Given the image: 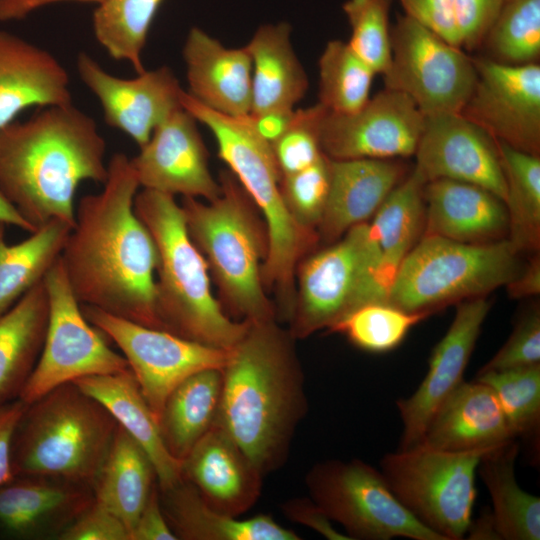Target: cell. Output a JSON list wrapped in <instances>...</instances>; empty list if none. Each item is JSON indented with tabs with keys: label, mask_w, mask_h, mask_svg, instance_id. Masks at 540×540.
Instances as JSON below:
<instances>
[{
	"label": "cell",
	"mask_w": 540,
	"mask_h": 540,
	"mask_svg": "<svg viewBox=\"0 0 540 540\" xmlns=\"http://www.w3.org/2000/svg\"><path fill=\"white\" fill-rule=\"evenodd\" d=\"M159 489V488H158ZM162 511L177 539L182 540H299L270 515L240 520L213 509L183 477L159 489Z\"/></svg>",
	"instance_id": "cell-30"
},
{
	"label": "cell",
	"mask_w": 540,
	"mask_h": 540,
	"mask_svg": "<svg viewBox=\"0 0 540 540\" xmlns=\"http://www.w3.org/2000/svg\"><path fill=\"white\" fill-rule=\"evenodd\" d=\"M48 322L43 347L19 398L30 404L52 389L77 379L129 369L107 337L85 318L60 258L43 279Z\"/></svg>",
	"instance_id": "cell-12"
},
{
	"label": "cell",
	"mask_w": 540,
	"mask_h": 540,
	"mask_svg": "<svg viewBox=\"0 0 540 540\" xmlns=\"http://www.w3.org/2000/svg\"><path fill=\"white\" fill-rule=\"evenodd\" d=\"M425 115L405 94L384 88L357 111L326 113L322 152L331 159H394L413 156Z\"/></svg>",
	"instance_id": "cell-16"
},
{
	"label": "cell",
	"mask_w": 540,
	"mask_h": 540,
	"mask_svg": "<svg viewBox=\"0 0 540 540\" xmlns=\"http://www.w3.org/2000/svg\"><path fill=\"white\" fill-rule=\"evenodd\" d=\"M134 210L156 246L155 298L163 330L219 349L233 348L248 320H231L214 297L208 265L188 233L182 206L172 195L142 189Z\"/></svg>",
	"instance_id": "cell-4"
},
{
	"label": "cell",
	"mask_w": 540,
	"mask_h": 540,
	"mask_svg": "<svg viewBox=\"0 0 540 540\" xmlns=\"http://www.w3.org/2000/svg\"><path fill=\"white\" fill-rule=\"evenodd\" d=\"M293 339L274 319L248 320L222 369L215 422L263 475L283 462L307 410Z\"/></svg>",
	"instance_id": "cell-3"
},
{
	"label": "cell",
	"mask_w": 540,
	"mask_h": 540,
	"mask_svg": "<svg viewBox=\"0 0 540 540\" xmlns=\"http://www.w3.org/2000/svg\"><path fill=\"white\" fill-rule=\"evenodd\" d=\"M519 451L515 440L487 451L477 471L492 501V520L499 539H540V498L523 490L515 477Z\"/></svg>",
	"instance_id": "cell-34"
},
{
	"label": "cell",
	"mask_w": 540,
	"mask_h": 540,
	"mask_svg": "<svg viewBox=\"0 0 540 540\" xmlns=\"http://www.w3.org/2000/svg\"><path fill=\"white\" fill-rule=\"evenodd\" d=\"M139 187L130 158L113 154L103 189L78 201L60 260L81 305L163 330L156 310V246L134 210Z\"/></svg>",
	"instance_id": "cell-1"
},
{
	"label": "cell",
	"mask_w": 540,
	"mask_h": 540,
	"mask_svg": "<svg viewBox=\"0 0 540 540\" xmlns=\"http://www.w3.org/2000/svg\"><path fill=\"white\" fill-rule=\"evenodd\" d=\"M326 206L317 226L320 239L333 243L373 216L405 176L394 159H331Z\"/></svg>",
	"instance_id": "cell-24"
},
{
	"label": "cell",
	"mask_w": 540,
	"mask_h": 540,
	"mask_svg": "<svg viewBox=\"0 0 540 540\" xmlns=\"http://www.w3.org/2000/svg\"><path fill=\"white\" fill-rule=\"evenodd\" d=\"M521 253L506 238L469 244L423 235L401 262L387 303L431 315L449 305L487 296L521 271Z\"/></svg>",
	"instance_id": "cell-8"
},
{
	"label": "cell",
	"mask_w": 540,
	"mask_h": 540,
	"mask_svg": "<svg viewBox=\"0 0 540 540\" xmlns=\"http://www.w3.org/2000/svg\"><path fill=\"white\" fill-rule=\"evenodd\" d=\"M306 484L311 500L352 540H443L400 503L380 470L362 460L318 463Z\"/></svg>",
	"instance_id": "cell-11"
},
{
	"label": "cell",
	"mask_w": 540,
	"mask_h": 540,
	"mask_svg": "<svg viewBox=\"0 0 540 540\" xmlns=\"http://www.w3.org/2000/svg\"><path fill=\"white\" fill-rule=\"evenodd\" d=\"M510 297L521 299L540 293V254L533 253L519 274L507 285Z\"/></svg>",
	"instance_id": "cell-53"
},
{
	"label": "cell",
	"mask_w": 540,
	"mask_h": 540,
	"mask_svg": "<svg viewBox=\"0 0 540 540\" xmlns=\"http://www.w3.org/2000/svg\"><path fill=\"white\" fill-rule=\"evenodd\" d=\"M105 152L88 114L72 103L42 107L0 128V191L33 230L52 220L74 226L79 184L106 181Z\"/></svg>",
	"instance_id": "cell-2"
},
{
	"label": "cell",
	"mask_w": 540,
	"mask_h": 540,
	"mask_svg": "<svg viewBox=\"0 0 540 540\" xmlns=\"http://www.w3.org/2000/svg\"><path fill=\"white\" fill-rule=\"evenodd\" d=\"M429 317L388 303L360 306L337 321L330 332L340 333L356 347L371 353H386L398 347L410 329Z\"/></svg>",
	"instance_id": "cell-41"
},
{
	"label": "cell",
	"mask_w": 540,
	"mask_h": 540,
	"mask_svg": "<svg viewBox=\"0 0 540 540\" xmlns=\"http://www.w3.org/2000/svg\"><path fill=\"white\" fill-rule=\"evenodd\" d=\"M490 306L487 296L457 304L449 329L433 348L425 377L413 394L396 402L403 424L398 449H408L421 442L434 413L463 382Z\"/></svg>",
	"instance_id": "cell-20"
},
{
	"label": "cell",
	"mask_w": 540,
	"mask_h": 540,
	"mask_svg": "<svg viewBox=\"0 0 540 540\" xmlns=\"http://www.w3.org/2000/svg\"><path fill=\"white\" fill-rule=\"evenodd\" d=\"M380 264V250L367 222L301 261L296 270L291 335L305 338L329 330L360 306L387 303L389 285Z\"/></svg>",
	"instance_id": "cell-9"
},
{
	"label": "cell",
	"mask_w": 540,
	"mask_h": 540,
	"mask_svg": "<svg viewBox=\"0 0 540 540\" xmlns=\"http://www.w3.org/2000/svg\"><path fill=\"white\" fill-rule=\"evenodd\" d=\"M222 392V370L196 372L167 397L158 425L162 441L175 459L183 461L213 426Z\"/></svg>",
	"instance_id": "cell-33"
},
{
	"label": "cell",
	"mask_w": 540,
	"mask_h": 540,
	"mask_svg": "<svg viewBox=\"0 0 540 540\" xmlns=\"http://www.w3.org/2000/svg\"><path fill=\"white\" fill-rule=\"evenodd\" d=\"M90 324L120 349L157 420L172 390L190 375L225 366L229 350L147 327L98 308L81 305Z\"/></svg>",
	"instance_id": "cell-14"
},
{
	"label": "cell",
	"mask_w": 540,
	"mask_h": 540,
	"mask_svg": "<svg viewBox=\"0 0 540 540\" xmlns=\"http://www.w3.org/2000/svg\"><path fill=\"white\" fill-rule=\"evenodd\" d=\"M385 88L408 96L425 115L461 113L476 81L474 59L404 15L391 30Z\"/></svg>",
	"instance_id": "cell-13"
},
{
	"label": "cell",
	"mask_w": 540,
	"mask_h": 540,
	"mask_svg": "<svg viewBox=\"0 0 540 540\" xmlns=\"http://www.w3.org/2000/svg\"><path fill=\"white\" fill-rule=\"evenodd\" d=\"M0 222L15 226L28 233L33 232L32 227L18 214L0 191Z\"/></svg>",
	"instance_id": "cell-55"
},
{
	"label": "cell",
	"mask_w": 540,
	"mask_h": 540,
	"mask_svg": "<svg viewBox=\"0 0 540 540\" xmlns=\"http://www.w3.org/2000/svg\"><path fill=\"white\" fill-rule=\"evenodd\" d=\"M131 540H177L162 511L158 484L153 488L132 528Z\"/></svg>",
	"instance_id": "cell-50"
},
{
	"label": "cell",
	"mask_w": 540,
	"mask_h": 540,
	"mask_svg": "<svg viewBox=\"0 0 540 540\" xmlns=\"http://www.w3.org/2000/svg\"><path fill=\"white\" fill-rule=\"evenodd\" d=\"M76 65L80 79L99 100L106 123L127 134L139 148L182 107L184 90L167 66L123 79L106 72L85 52L78 54Z\"/></svg>",
	"instance_id": "cell-18"
},
{
	"label": "cell",
	"mask_w": 540,
	"mask_h": 540,
	"mask_svg": "<svg viewBox=\"0 0 540 540\" xmlns=\"http://www.w3.org/2000/svg\"><path fill=\"white\" fill-rule=\"evenodd\" d=\"M505 0H454L461 47L473 49L483 42Z\"/></svg>",
	"instance_id": "cell-48"
},
{
	"label": "cell",
	"mask_w": 540,
	"mask_h": 540,
	"mask_svg": "<svg viewBox=\"0 0 540 540\" xmlns=\"http://www.w3.org/2000/svg\"><path fill=\"white\" fill-rule=\"evenodd\" d=\"M326 113L320 103L294 110L283 131L269 142L281 177L312 165L324 154L320 132Z\"/></svg>",
	"instance_id": "cell-44"
},
{
	"label": "cell",
	"mask_w": 540,
	"mask_h": 540,
	"mask_svg": "<svg viewBox=\"0 0 540 540\" xmlns=\"http://www.w3.org/2000/svg\"><path fill=\"white\" fill-rule=\"evenodd\" d=\"M107 0H0V21L17 20L40 8L59 3H94L101 5Z\"/></svg>",
	"instance_id": "cell-54"
},
{
	"label": "cell",
	"mask_w": 540,
	"mask_h": 540,
	"mask_svg": "<svg viewBox=\"0 0 540 540\" xmlns=\"http://www.w3.org/2000/svg\"><path fill=\"white\" fill-rule=\"evenodd\" d=\"M187 93L200 104L233 118H250L252 62L246 47L227 48L192 27L183 50Z\"/></svg>",
	"instance_id": "cell-22"
},
{
	"label": "cell",
	"mask_w": 540,
	"mask_h": 540,
	"mask_svg": "<svg viewBox=\"0 0 540 540\" xmlns=\"http://www.w3.org/2000/svg\"><path fill=\"white\" fill-rule=\"evenodd\" d=\"M47 322L43 280L0 315V404L19 398L40 356Z\"/></svg>",
	"instance_id": "cell-31"
},
{
	"label": "cell",
	"mask_w": 540,
	"mask_h": 540,
	"mask_svg": "<svg viewBox=\"0 0 540 540\" xmlns=\"http://www.w3.org/2000/svg\"><path fill=\"white\" fill-rule=\"evenodd\" d=\"M245 47L252 62L250 118L290 115L309 85L291 43V26L287 22L264 24Z\"/></svg>",
	"instance_id": "cell-28"
},
{
	"label": "cell",
	"mask_w": 540,
	"mask_h": 540,
	"mask_svg": "<svg viewBox=\"0 0 540 540\" xmlns=\"http://www.w3.org/2000/svg\"><path fill=\"white\" fill-rule=\"evenodd\" d=\"M6 226L0 222V315L44 279L60 258L73 228L61 220H52L21 242L8 244Z\"/></svg>",
	"instance_id": "cell-35"
},
{
	"label": "cell",
	"mask_w": 540,
	"mask_h": 540,
	"mask_svg": "<svg viewBox=\"0 0 540 540\" xmlns=\"http://www.w3.org/2000/svg\"><path fill=\"white\" fill-rule=\"evenodd\" d=\"M197 120L183 106L159 124L130 163L142 189L212 201L221 192Z\"/></svg>",
	"instance_id": "cell-19"
},
{
	"label": "cell",
	"mask_w": 540,
	"mask_h": 540,
	"mask_svg": "<svg viewBox=\"0 0 540 540\" xmlns=\"http://www.w3.org/2000/svg\"><path fill=\"white\" fill-rule=\"evenodd\" d=\"M413 172L426 184L448 179L480 186L506 200L497 140L461 113L425 116Z\"/></svg>",
	"instance_id": "cell-17"
},
{
	"label": "cell",
	"mask_w": 540,
	"mask_h": 540,
	"mask_svg": "<svg viewBox=\"0 0 540 540\" xmlns=\"http://www.w3.org/2000/svg\"><path fill=\"white\" fill-rule=\"evenodd\" d=\"M27 407L20 399L0 404V485L14 477L12 443L17 425Z\"/></svg>",
	"instance_id": "cell-51"
},
{
	"label": "cell",
	"mask_w": 540,
	"mask_h": 540,
	"mask_svg": "<svg viewBox=\"0 0 540 540\" xmlns=\"http://www.w3.org/2000/svg\"><path fill=\"white\" fill-rule=\"evenodd\" d=\"M506 183L507 239L518 252L540 249V156L531 155L497 141Z\"/></svg>",
	"instance_id": "cell-37"
},
{
	"label": "cell",
	"mask_w": 540,
	"mask_h": 540,
	"mask_svg": "<svg viewBox=\"0 0 540 540\" xmlns=\"http://www.w3.org/2000/svg\"><path fill=\"white\" fill-rule=\"evenodd\" d=\"M117 422L74 382L52 389L27 407L12 443L14 476H47L91 486Z\"/></svg>",
	"instance_id": "cell-6"
},
{
	"label": "cell",
	"mask_w": 540,
	"mask_h": 540,
	"mask_svg": "<svg viewBox=\"0 0 540 540\" xmlns=\"http://www.w3.org/2000/svg\"><path fill=\"white\" fill-rule=\"evenodd\" d=\"M515 439L493 390L474 380L463 381L444 400L420 443L446 451H472Z\"/></svg>",
	"instance_id": "cell-27"
},
{
	"label": "cell",
	"mask_w": 540,
	"mask_h": 540,
	"mask_svg": "<svg viewBox=\"0 0 540 540\" xmlns=\"http://www.w3.org/2000/svg\"><path fill=\"white\" fill-rule=\"evenodd\" d=\"M219 182L221 192L212 201L183 197L188 233L231 311L249 321L274 319L262 279L267 231L233 173L223 171Z\"/></svg>",
	"instance_id": "cell-7"
},
{
	"label": "cell",
	"mask_w": 540,
	"mask_h": 540,
	"mask_svg": "<svg viewBox=\"0 0 540 540\" xmlns=\"http://www.w3.org/2000/svg\"><path fill=\"white\" fill-rule=\"evenodd\" d=\"M330 186L329 157L323 154L312 165L281 177L283 200L303 227L317 231Z\"/></svg>",
	"instance_id": "cell-45"
},
{
	"label": "cell",
	"mask_w": 540,
	"mask_h": 540,
	"mask_svg": "<svg viewBox=\"0 0 540 540\" xmlns=\"http://www.w3.org/2000/svg\"><path fill=\"white\" fill-rule=\"evenodd\" d=\"M475 380L495 393L514 435H535L540 423V364L478 372Z\"/></svg>",
	"instance_id": "cell-42"
},
{
	"label": "cell",
	"mask_w": 540,
	"mask_h": 540,
	"mask_svg": "<svg viewBox=\"0 0 540 540\" xmlns=\"http://www.w3.org/2000/svg\"><path fill=\"white\" fill-rule=\"evenodd\" d=\"M490 449L446 451L420 443L384 455L380 472L420 523L443 540H460L472 522L478 465Z\"/></svg>",
	"instance_id": "cell-10"
},
{
	"label": "cell",
	"mask_w": 540,
	"mask_h": 540,
	"mask_svg": "<svg viewBox=\"0 0 540 540\" xmlns=\"http://www.w3.org/2000/svg\"><path fill=\"white\" fill-rule=\"evenodd\" d=\"M182 477L213 509L237 517L256 503L263 474L214 422L182 461Z\"/></svg>",
	"instance_id": "cell-23"
},
{
	"label": "cell",
	"mask_w": 540,
	"mask_h": 540,
	"mask_svg": "<svg viewBox=\"0 0 540 540\" xmlns=\"http://www.w3.org/2000/svg\"><path fill=\"white\" fill-rule=\"evenodd\" d=\"M483 42L493 61L536 63L540 56V0H505Z\"/></svg>",
	"instance_id": "cell-40"
},
{
	"label": "cell",
	"mask_w": 540,
	"mask_h": 540,
	"mask_svg": "<svg viewBox=\"0 0 540 540\" xmlns=\"http://www.w3.org/2000/svg\"><path fill=\"white\" fill-rule=\"evenodd\" d=\"M73 382L100 402L117 424L145 450L154 465L159 489L169 488L182 479V462L167 451L158 420L130 368Z\"/></svg>",
	"instance_id": "cell-29"
},
{
	"label": "cell",
	"mask_w": 540,
	"mask_h": 540,
	"mask_svg": "<svg viewBox=\"0 0 540 540\" xmlns=\"http://www.w3.org/2000/svg\"><path fill=\"white\" fill-rule=\"evenodd\" d=\"M391 2L347 0L342 6L351 28L347 43L376 74H384L391 61Z\"/></svg>",
	"instance_id": "cell-43"
},
{
	"label": "cell",
	"mask_w": 540,
	"mask_h": 540,
	"mask_svg": "<svg viewBox=\"0 0 540 540\" xmlns=\"http://www.w3.org/2000/svg\"><path fill=\"white\" fill-rule=\"evenodd\" d=\"M58 540H130V531L119 517L94 501Z\"/></svg>",
	"instance_id": "cell-47"
},
{
	"label": "cell",
	"mask_w": 540,
	"mask_h": 540,
	"mask_svg": "<svg viewBox=\"0 0 540 540\" xmlns=\"http://www.w3.org/2000/svg\"><path fill=\"white\" fill-rule=\"evenodd\" d=\"M477 81L461 114L497 141L540 156V66L474 59Z\"/></svg>",
	"instance_id": "cell-15"
},
{
	"label": "cell",
	"mask_w": 540,
	"mask_h": 540,
	"mask_svg": "<svg viewBox=\"0 0 540 540\" xmlns=\"http://www.w3.org/2000/svg\"><path fill=\"white\" fill-rule=\"evenodd\" d=\"M540 364V309L533 306L519 319L498 352L478 371H500Z\"/></svg>",
	"instance_id": "cell-46"
},
{
	"label": "cell",
	"mask_w": 540,
	"mask_h": 540,
	"mask_svg": "<svg viewBox=\"0 0 540 540\" xmlns=\"http://www.w3.org/2000/svg\"><path fill=\"white\" fill-rule=\"evenodd\" d=\"M181 104L215 137L219 157L264 217L268 249L262 267L266 290L278 293L290 319L295 300L296 270L302 257L320 240L318 232L300 225L288 210L280 189L281 175L270 143L250 118H233L200 104L187 91Z\"/></svg>",
	"instance_id": "cell-5"
},
{
	"label": "cell",
	"mask_w": 540,
	"mask_h": 540,
	"mask_svg": "<svg viewBox=\"0 0 540 540\" xmlns=\"http://www.w3.org/2000/svg\"><path fill=\"white\" fill-rule=\"evenodd\" d=\"M154 465L145 450L118 425L92 484L94 501L119 517L130 531L157 485Z\"/></svg>",
	"instance_id": "cell-32"
},
{
	"label": "cell",
	"mask_w": 540,
	"mask_h": 540,
	"mask_svg": "<svg viewBox=\"0 0 540 540\" xmlns=\"http://www.w3.org/2000/svg\"><path fill=\"white\" fill-rule=\"evenodd\" d=\"M94 502L91 486L47 476H14L0 485V534L59 539Z\"/></svg>",
	"instance_id": "cell-21"
},
{
	"label": "cell",
	"mask_w": 540,
	"mask_h": 540,
	"mask_svg": "<svg viewBox=\"0 0 540 540\" xmlns=\"http://www.w3.org/2000/svg\"><path fill=\"white\" fill-rule=\"evenodd\" d=\"M70 79L47 50L0 30V128L25 109L72 103Z\"/></svg>",
	"instance_id": "cell-25"
},
{
	"label": "cell",
	"mask_w": 540,
	"mask_h": 540,
	"mask_svg": "<svg viewBox=\"0 0 540 540\" xmlns=\"http://www.w3.org/2000/svg\"><path fill=\"white\" fill-rule=\"evenodd\" d=\"M425 183L412 171L394 187L369 224L381 256V274L390 286L406 255L425 231Z\"/></svg>",
	"instance_id": "cell-36"
},
{
	"label": "cell",
	"mask_w": 540,
	"mask_h": 540,
	"mask_svg": "<svg viewBox=\"0 0 540 540\" xmlns=\"http://www.w3.org/2000/svg\"><path fill=\"white\" fill-rule=\"evenodd\" d=\"M163 0H107L92 16L96 40L115 60L144 72L142 53L152 22Z\"/></svg>",
	"instance_id": "cell-38"
},
{
	"label": "cell",
	"mask_w": 540,
	"mask_h": 540,
	"mask_svg": "<svg viewBox=\"0 0 540 540\" xmlns=\"http://www.w3.org/2000/svg\"><path fill=\"white\" fill-rule=\"evenodd\" d=\"M318 97L328 112L348 114L370 98L376 73L341 40L329 41L318 60Z\"/></svg>",
	"instance_id": "cell-39"
},
{
	"label": "cell",
	"mask_w": 540,
	"mask_h": 540,
	"mask_svg": "<svg viewBox=\"0 0 540 540\" xmlns=\"http://www.w3.org/2000/svg\"><path fill=\"white\" fill-rule=\"evenodd\" d=\"M405 15L461 48L454 0H399Z\"/></svg>",
	"instance_id": "cell-49"
},
{
	"label": "cell",
	"mask_w": 540,
	"mask_h": 540,
	"mask_svg": "<svg viewBox=\"0 0 540 540\" xmlns=\"http://www.w3.org/2000/svg\"><path fill=\"white\" fill-rule=\"evenodd\" d=\"M423 195L424 235L469 244H487L508 237L509 220L504 201L480 186L439 179L426 183Z\"/></svg>",
	"instance_id": "cell-26"
},
{
	"label": "cell",
	"mask_w": 540,
	"mask_h": 540,
	"mask_svg": "<svg viewBox=\"0 0 540 540\" xmlns=\"http://www.w3.org/2000/svg\"><path fill=\"white\" fill-rule=\"evenodd\" d=\"M283 511L292 521L315 530L327 539L351 540L333 527L331 520L311 499H293L284 504Z\"/></svg>",
	"instance_id": "cell-52"
}]
</instances>
